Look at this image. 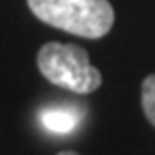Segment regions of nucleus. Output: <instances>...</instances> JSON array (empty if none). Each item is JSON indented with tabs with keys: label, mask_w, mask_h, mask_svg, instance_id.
Listing matches in <instances>:
<instances>
[{
	"label": "nucleus",
	"mask_w": 155,
	"mask_h": 155,
	"mask_svg": "<svg viewBox=\"0 0 155 155\" xmlns=\"http://www.w3.org/2000/svg\"><path fill=\"white\" fill-rule=\"evenodd\" d=\"M28 9L43 24L69 35L99 39L114 24V9L108 0H26Z\"/></svg>",
	"instance_id": "nucleus-1"
},
{
	"label": "nucleus",
	"mask_w": 155,
	"mask_h": 155,
	"mask_svg": "<svg viewBox=\"0 0 155 155\" xmlns=\"http://www.w3.org/2000/svg\"><path fill=\"white\" fill-rule=\"evenodd\" d=\"M37 67L54 86L88 95L101 86V73L91 65L86 50L73 43L50 41L37 54Z\"/></svg>",
	"instance_id": "nucleus-2"
},
{
	"label": "nucleus",
	"mask_w": 155,
	"mask_h": 155,
	"mask_svg": "<svg viewBox=\"0 0 155 155\" xmlns=\"http://www.w3.org/2000/svg\"><path fill=\"white\" fill-rule=\"evenodd\" d=\"M80 110H75L73 106H50L39 112V121L48 131L69 134L80 123Z\"/></svg>",
	"instance_id": "nucleus-3"
},
{
	"label": "nucleus",
	"mask_w": 155,
	"mask_h": 155,
	"mask_svg": "<svg viewBox=\"0 0 155 155\" xmlns=\"http://www.w3.org/2000/svg\"><path fill=\"white\" fill-rule=\"evenodd\" d=\"M142 110L149 123L155 127V73H151L142 82Z\"/></svg>",
	"instance_id": "nucleus-4"
},
{
	"label": "nucleus",
	"mask_w": 155,
	"mask_h": 155,
	"mask_svg": "<svg viewBox=\"0 0 155 155\" xmlns=\"http://www.w3.org/2000/svg\"><path fill=\"white\" fill-rule=\"evenodd\" d=\"M58 155H80V153H73V151H63V153H58Z\"/></svg>",
	"instance_id": "nucleus-5"
}]
</instances>
